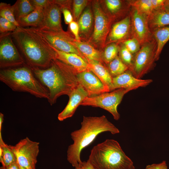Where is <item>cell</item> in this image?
I'll return each mask as SVG.
<instances>
[{
	"label": "cell",
	"mask_w": 169,
	"mask_h": 169,
	"mask_svg": "<svg viewBox=\"0 0 169 169\" xmlns=\"http://www.w3.org/2000/svg\"><path fill=\"white\" fill-rule=\"evenodd\" d=\"M11 35L31 67L47 68L55 59L54 51L34 28L18 27Z\"/></svg>",
	"instance_id": "1"
},
{
	"label": "cell",
	"mask_w": 169,
	"mask_h": 169,
	"mask_svg": "<svg viewBox=\"0 0 169 169\" xmlns=\"http://www.w3.org/2000/svg\"><path fill=\"white\" fill-rule=\"evenodd\" d=\"M31 68L35 77L47 88L49 92L48 100L51 105L55 103L60 96H69L79 84L77 72L71 67L56 59L47 68Z\"/></svg>",
	"instance_id": "2"
},
{
	"label": "cell",
	"mask_w": 169,
	"mask_h": 169,
	"mask_svg": "<svg viewBox=\"0 0 169 169\" xmlns=\"http://www.w3.org/2000/svg\"><path fill=\"white\" fill-rule=\"evenodd\" d=\"M80 128L72 132L73 141L67 151V159L74 167L82 161L80 159L82 150L89 145L100 134L109 132L112 134L120 133L119 129L104 115L100 116H83Z\"/></svg>",
	"instance_id": "3"
},
{
	"label": "cell",
	"mask_w": 169,
	"mask_h": 169,
	"mask_svg": "<svg viewBox=\"0 0 169 169\" xmlns=\"http://www.w3.org/2000/svg\"><path fill=\"white\" fill-rule=\"evenodd\" d=\"M25 64L15 67L1 69L0 80L13 90L29 93L36 97L48 99L49 92Z\"/></svg>",
	"instance_id": "4"
},
{
	"label": "cell",
	"mask_w": 169,
	"mask_h": 169,
	"mask_svg": "<svg viewBox=\"0 0 169 169\" xmlns=\"http://www.w3.org/2000/svg\"><path fill=\"white\" fill-rule=\"evenodd\" d=\"M88 160L95 169H129L133 165L119 142L111 139L94 146Z\"/></svg>",
	"instance_id": "5"
},
{
	"label": "cell",
	"mask_w": 169,
	"mask_h": 169,
	"mask_svg": "<svg viewBox=\"0 0 169 169\" xmlns=\"http://www.w3.org/2000/svg\"><path fill=\"white\" fill-rule=\"evenodd\" d=\"M156 49V42L153 38L142 45L139 50L134 55L132 64L129 70L135 77L141 79L153 68Z\"/></svg>",
	"instance_id": "6"
},
{
	"label": "cell",
	"mask_w": 169,
	"mask_h": 169,
	"mask_svg": "<svg viewBox=\"0 0 169 169\" xmlns=\"http://www.w3.org/2000/svg\"><path fill=\"white\" fill-rule=\"evenodd\" d=\"M132 90L131 89L119 88L97 96L87 97L80 105L100 107L110 113L115 120H118L120 115L117 110L118 106L124 95Z\"/></svg>",
	"instance_id": "7"
},
{
	"label": "cell",
	"mask_w": 169,
	"mask_h": 169,
	"mask_svg": "<svg viewBox=\"0 0 169 169\" xmlns=\"http://www.w3.org/2000/svg\"><path fill=\"white\" fill-rule=\"evenodd\" d=\"M39 144V142L26 137L15 146L9 145L15 154L19 166L26 169H35Z\"/></svg>",
	"instance_id": "8"
},
{
	"label": "cell",
	"mask_w": 169,
	"mask_h": 169,
	"mask_svg": "<svg viewBox=\"0 0 169 169\" xmlns=\"http://www.w3.org/2000/svg\"><path fill=\"white\" fill-rule=\"evenodd\" d=\"M11 32L0 35V67L1 69L23 65L25 61L14 44Z\"/></svg>",
	"instance_id": "9"
},
{
	"label": "cell",
	"mask_w": 169,
	"mask_h": 169,
	"mask_svg": "<svg viewBox=\"0 0 169 169\" xmlns=\"http://www.w3.org/2000/svg\"><path fill=\"white\" fill-rule=\"evenodd\" d=\"M34 28L49 43L57 49L65 53L76 54L87 61L83 55L71 43V41L74 38L68 32L63 30L55 31Z\"/></svg>",
	"instance_id": "10"
},
{
	"label": "cell",
	"mask_w": 169,
	"mask_h": 169,
	"mask_svg": "<svg viewBox=\"0 0 169 169\" xmlns=\"http://www.w3.org/2000/svg\"><path fill=\"white\" fill-rule=\"evenodd\" d=\"M130 15L132 36L135 38L141 45L153 38L148 25V16L132 7Z\"/></svg>",
	"instance_id": "11"
},
{
	"label": "cell",
	"mask_w": 169,
	"mask_h": 169,
	"mask_svg": "<svg viewBox=\"0 0 169 169\" xmlns=\"http://www.w3.org/2000/svg\"><path fill=\"white\" fill-rule=\"evenodd\" d=\"M77 79L88 94V97L97 96L110 92L109 88L105 86L92 71L87 70L77 73Z\"/></svg>",
	"instance_id": "12"
},
{
	"label": "cell",
	"mask_w": 169,
	"mask_h": 169,
	"mask_svg": "<svg viewBox=\"0 0 169 169\" xmlns=\"http://www.w3.org/2000/svg\"><path fill=\"white\" fill-rule=\"evenodd\" d=\"M62 8L55 0H50L44 8L42 21L38 28L55 31L63 30L61 21Z\"/></svg>",
	"instance_id": "13"
},
{
	"label": "cell",
	"mask_w": 169,
	"mask_h": 169,
	"mask_svg": "<svg viewBox=\"0 0 169 169\" xmlns=\"http://www.w3.org/2000/svg\"><path fill=\"white\" fill-rule=\"evenodd\" d=\"M95 24L92 39L95 43L105 41L109 32L110 21L97 2L94 5Z\"/></svg>",
	"instance_id": "14"
},
{
	"label": "cell",
	"mask_w": 169,
	"mask_h": 169,
	"mask_svg": "<svg viewBox=\"0 0 169 169\" xmlns=\"http://www.w3.org/2000/svg\"><path fill=\"white\" fill-rule=\"evenodd\" d=\"M153 81L151 79H143L135 77L128 70L123 74L112 78L110 91L119 88L136 90L140 87H145Z\"/></svg>",
	"instance_id": "15"
},
{
	"label": "cell",
	"mask_w": 169,
	"mask_h": 169,
	"mask_svg": "<svg viewBox=\"0 0 169 169\" xmlns=\"http://www.w3.org/2000/svg\"><path fill=\"white\" fill-rule=\"evenodd\" d=\"M68 102L58 115L59 120L62 121L73 116L77 108L87 97L88 94L81 84H79L73 90L69 96Z\"/></svg>",
	"instance_id": "16"
},
{
	"label": "cell",
	"mask_w": 169,
	"mask_h": 169,
	"mask_svg": "<svg viewBox=\"0 0 169 169\" xmlns=\"http://www.w3.org/2000/svg\"><path fill=\"white\" fill-rule=\"evenodd\" d=\"M49 44L55 52V59L71 67L77 73L89 70L88 63L80 56L61 51Z\"/></svg>",
	"instance_id": "17"
},
{
	"label": "cell",
	"mask_w": 169,
	"mask_h": 169,
	"mask_svg": "<svg viewBox=\"0 0 169 169\" xmlns=\"http://www.w3.org/2000/svg\"><path fill=\"white\" fill-rule=\"evenodd\" d=\"M132 35L130 15L115 23L109 35V43H113L128 38Z\"/></svg>",
	"instance_id": "18"
},
{
	"label": "cell",
	"mask_w": 169,
	"mask_h": 169,
	"mask_svg": "<svg viewBox=\"0 0 169 169\" xmlns=\"http://www.w3.org/2000/svg\"><path fill=\"white\" fill-rule=\"evenodd\" d=\"M71 43L81 53L87 62L95 61L104 64L102 56L100 53L89 44L73 39Z\"/></svg>",
	"instance_id": "19"
},
{
	"label": "cell",
	"mask_w": 169,
	"mask_h": 169,
	"mask_svg": "<svg viewBox=\"0 0 169 169\" xmlns=\"http://www.w3.org/2000/svg\"><path fill=\"white\" fill-rule=\"evenodd\" d=\"M148 25L151 32L161 27L169 25V13L163 7L159 10H154L148 16Z\"/></svg>",
	"instance_id": "20"
},
{
	"label": "cell",
	"mask_w": 169,
	"mask_h": 169,
	"mask_svg": "<svg viewBox=\"0 0 169 169\" xmlns=\"http://www.w3.org/2000/svg\"><path fill=\"white\" fill-rule=\"evenodd\" d=\"M44 8H36L27 16L17 20L20 27L24 28H38L43 20Z\"/></svg>",
	"instance_id": "21"
},
{
	"label": "cell",
	"mask_w": 169,
	"mask_h": 169,
	"mask_svg": "<svg viewBox=\"0 0 169 169\" xmlns=\"http://www.w3.org/2000/svg\"><path fill=\"white\" fill-rule=\"evenodd\" d=\"M88 63L89 69L93 72L102 83L110 89L112 84V77L107 68L103 64L98 61H90Z\"/></svg>",
	"instance_id": "22"
},
{
	"label": "cell",
	"mask_w": 169,
	"mask_h": 169,
	"mask_svg": "<svg viewBox=\"0 0 169 169\" xmlns=\"http://www.w3.org/2000/svg\"><path fill=\"white\" fill-rule=\"evenodd\" d=\"M153 38L157 44L155 55L156 61L159 59L163 48L169 40V26H165L156 29L151 32Z\"/></svg>",
	"instance_id": "23"
},
{
	"label": "cell",
	"mask_w": 169,
	"mask_h": 169,
	"mask_svg": "<svg viewBox=\"0 0 169 169\" xmlns=\"http://www.w3.org/2000/svg\"><path fill=\"white\" fill-rule=\"evenodd\" d=\"M0 161L2 166L6 167L17 161L16 156L9 145L0 137Z\"/></svg>",
	"instance_id": "24"
},
{
	"label": "cell",
	"mask_w": 169,
	"mask_h": 169,
	"mask_svg": "<svg viewBox=\"0 0 169 169\" xmlns=\"http://www.w3.org/2000/svg\"><path fill=\"white\" fill-rule=\"evenodd\" d=\"M13 5L16 20L28 15L35 8L30 0H18Z\"/></svg>",
	"instance_id": "25"
},
{
	"label": "cell",
	"mask_w": 169,
	"mask_h": 169,
	"mask_svg": "<svg viewBox=\"0 0 169 169\" xmlns=\"http://www.w3.org/2000/svg\"><path fill=\"white\" fill-rule=\"evenodd\" d=\"M93 15L90 9H85L80 16L78 22L80 32L85 34L89 32L93 23Z\"/></svg>",
	"instance_id": "26"
},
{
	"label": "cell",
	"mask_w": 169,
	"mask_h": 169,
	"mask_svg": "<svg viewBox=\"0 0 169 169\" xmlns=\"http://www.w3.org/2000/svg\"><path fill=\"white\" fill-rule=\"evenodd\" d=\"M107 64V69L112 78L117 76L129 70L128 67L118 56Z\"/></svg>",
	"instance_id": "27"
},
{
	"label": "cell",
	"mask_w": 169,
	"mask_h": 169,
	"mask_svg": "<svg viewBox=\"0 0 169 169\" xmlns=\"http://www.w3.org/2000/svg\"><path fill=\"white\" fill-rule=\"evenodd\" d=\"M0 17L9 20L17 27L19 26L15 17L13 5L1 2L0 3Z\"/></svg>",
	"instance_id": "28"
},
{
	"label": "cell",
	"mask_w": 169,
	"mask_h": 169,
	"mask_svg": "<svg viewBox=\"0 0 169 169\" xmlns=\"http://www.w3.org/2000/svg\"><path fill=\"white\" fill-rule=\"evenodd\" d=\"M129 5L147 16L152 12L151 0H137L129 1Z\"/></svg>",
	"instance_id": "29"
},
{
	"label": "cell",
	"mask_w": 169,
	"mask_h": 169,
	"mask_svg": "<svg viewBox=\"0 0 169 169\" xmlns=\"http://www.w3.org/2000/svg\"><path fill=\"white\" fill-rule=\"evenodd\" d=\"M119 46L114 43L109 45L105 49L102 56L103 62L107 64L118 56L119 51Z\"/></svg>",
	"instance_id": "30"
},
{
	"label": "cell",
	"mask_w": 169,
	"mask_h": 169,
	"mask_svg": "<svg viewBox=\"0 0 169 169\" xmlns=\"http://www.w3.org/2000/svg\"><path fill=\"white\" fill-rule=\"evenodd\" d=\"M123 44L133 55L139 50L141 46L138 40L133 37L125 40L123 42Z\"/></svg>",
	"instance_id": "31"
},
{
	"label": "cell",
	"mask_w": 169,
	"mask_h": 169,
	"mask_svg": "<svg viewBox=\"0 0 169 169\" xmlns=\"http://www.w3.org/2000/svg\"><path fill=\"white\" fill-rule=\"evenodd\" d=\"M119 58L129 68H131L133 63L134 55L132 54L123 44L119 50Z\"/></svg>",
	"instance_id": "32"
},
{
	"label": "cell",
	"mask_w": 169,
	"mask_h": 169,
	"mask_svg": "<svg viewBox=\"0 0 169 169\" xmlns=\"http://www.w3.org/2000/svg\"><path fill=\"white\" fill-rule=\"evenodd\" d=\"M87 1L86 0H74L73 1V10L75 18L78 19L81 13L86 5Z\"/></svg>",
	"instance_id": "33"
},
{
	"label": "cell",
	"mask_w": 169,
	"mask_h": 169,
	"mask_svg": "<svg viewBox=\"0 0 169 169\" xmlns=\"http://www.w3.org/2000/svg\"><path fill=\"white\" fill-rule=\"evenodd\" d=\"M17 27L9 20L0 17V33L12 32L16 30Z\"/></svg>",
	"instance_id": "34"
},
{
	"label": "cell",
	"mask_w": 169,
	"mask_h": 169,
	"mask_svg": "<svg viewBox=\"0 0 169 169\" xmlns=\"http://www.w3.org/2000/svg\"><path fill=\"white\" fill-rule=\"evenodd\" d=\"M105 3L108 9L113 13L118 12L122 5L121 1L119 0H106Z\"/></svg>",
	"instance_id": "35"
},
{
	"label": "cell",
	"mask_w": 169,
	"mask_h": 169,
	"mask_svg": "<svg viewBox=\"0 0 169 169\" xmlns=\"http://www.w3.org/2000/svg\"><path fill=\"white\" fill-rule=\"evenodd\" d=\"M70 29L74 34L75 39L77 41H80L79 32V28L78 23L76 22L73 21L69 24Z\"/></svg>",
	"instance_id": "36"
},
{
	"label": "cell",
	"mask_w": 169,
	"mask_h": 169,
	"mask_svg": "<svg viewBox=\"0 0 169 169\" xmlns=\"http://www.w3.org/2000/svg\"><path fill=\"white\" fill-rule=\"evenodd\" d=\"M33 6L35 8H44L49 4V0H30Z\"/></svg>",
	"instance_id": "37"
},
{
	"label": "cell",
	"mask_w": 169,
	"mask_h": 169,
	"mask_svg": "<svg viewBox=\"0 0 169 169\" xmlns=\"http://www.w3.org/2000/svg\"><path fill=\"white\" fill-rule=\"evenodd\" d=\"M64 22L66 24H69L73 21V18L69 9L67 8H63L62 9Z\"/></svg>",
	"instance_id": "38"
},
{
	"label": "cell",
	"mask_w": 169,
	"mask_h": 169,
	"mask_svg": "<svg viewBox=\"0 0 169 169\" xmlns=\"http://www.w3.org/2000/svg\"><path fill=\"white\" fill-rule=\"evenodd\" d=\"M145 169H168L166 161H163L159 163L147 165Z\"/></svg>",
	"instance_id": "39"
},
{
	"label": "cell",
	"mask_w": 169,
	"mask_h": 169,
	"mask_svg": "<svg viewBox=\"0 0 169 169\" xmlns=\"http://www.w3.org/2000/svg\"><path fill=\"white\" fill-rule=\"evenodd\" d=\"M165 0H151L153 11L158 10L162 8Z\"/></svg>",
	"instance_id": "40"
},
{
	"label": "cell",
	"mask_w": 169,
	"mask_h": 169,
	"mask_svg": "<svg viewBox=\"0 0 169 169\" xmlns=\"http://www.w3.org/2000/svg\"><path fill=\"white\" fill-rule=\"evenodd\" d=\"M74 169H95L88 160L82 161L74 167Z\"/></svg>",
	"instance_id": "41"
},
{
	"label": "cell",
	"mask_w": 169,
	"mask_h": 169,
	"mask_svg": "<svg viewBox=\"0 0 169 169\" xmlns=\"http://www.w3.org/2000/svg\"><path fill=\"white\" fill-rule=\"evenodd\" d=\"M5 168V169H20L19 166L17 161Z\"/></svg>",
	"instance_id": "42"
},
{
	"label": "cell",
	"mask_w": 169,
	"mask_h": 169,
	"mask_svg": "<svg viewBox=\"0 0 169 169\" xmlns=\"http://www.w3.org/2000/svg\"><path fill=\"white\" fill-rule=\"evenodd\" d=\"M163 8L166 11L169 13V0H165Z\"/></svg>",
	"instance_id": "43"
},
{
	"label": "cell",
	"mask_w": 169,
	"mask_h": 169,
	"mask_svg": "<svg viewBox=\"0 0 169 169\" xmlns=\"http://www.w3.org/2000/svg\"><path fill=\"white\" fill-rule=\"evenodd\" d=\"M4 120V115L2 113H0V133H2V124Z\"/></svg>",
	"instance_id": "44"
},
{
	"label": "cell",
	"mask_w": 169,
	"mask_h": 169,
	"mask_svg": "<svg viewBox=\"0 0 169 169\" xmlns=\"http://www.w3.org/2000/svg\"><path fill=\"white\" fill-rule=\"evenodd\" d=\"M129 169H135V166L133 165Z\"/></svg>",
	"instance_id": "45"
},
{
	"label": "cell",
	"mask_w": 169,
	"mask_h": 169,
	"mask_svg": "<svg viewBox=\"0 0 169 169\" xmlns=\"http://www.w3.org/2000/svg\"><path fill=\"white\" fill-rule=\"evenodd\" d=\"M0 169H5V167L2 166L0 167Z\"/></svg>",
	"instance_id": "46"
},
{
	"label": "cell",
	"mask_w": 169,
	"mask_h": 169,
	"mask_svg": "<svg viewBox=\"0 0 169 169\" xmlns=\"http://www.w3.org/2000/svg\"><path fill=\"white\" fill-rule=\"evenodd\" d=\"M19 167H20V169H25V168H23V167H22L21 166H19Z\"/></svg>",
	"instance_id": "47"
}]
</instances>
